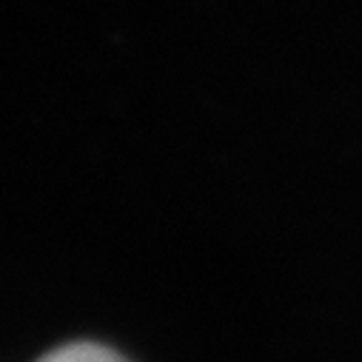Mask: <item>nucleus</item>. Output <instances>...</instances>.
Wrapping results in <instances>:
<instances>
[{
  "label": "nucleus",
  "instance_id": "f257e3e1",
  "mask_svg": "<svg viewBox=\"0 0 362 362\" xmlns=\"http://www.w3.org/2000/svg\"><path fill=\"white\" fill-rule=\"evenodd\" d=\"M37 362H129V359L98 342H69L49 351Z\"/></svg>",
  "mask_w": 362,
  "mask_h": 362
}]
</instances>
